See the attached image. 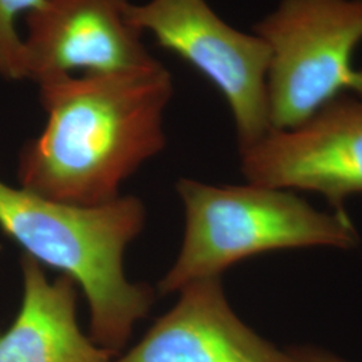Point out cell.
<instances>
[{
	"label": "cell",
	"mask_w": 362,
	"mask_h": 362,
	"mask_svg": "<svg viewBox=\"0 0 362 362\" xmlns=\"http://www.w3.org/2000/svg\"><path fill=\"white\" fill-rule=\"evenodd\" d=\"M38 88L46 124L18 161L21 187L33 194L79 207L107 204L165 146L163 119L173 81L158 61L52 78Z\"/></svg>",
	"instance_id": "cell-1"
},
{
	"label": "cell",
	"mask_w": 362,
	"mask_h": 362,
	"mask_svg": "<svg viewBox=\"0 0 362 362\" xmlns=\"http://www.w3.org/2000/svg\"><path fill=\"white\" fill-rule=\"evenodd\" d=\"M146 212L134 196L79 207L0 181V230L43 267L71 278L89 306V337L115 357L155 303L151 286L125 275L127 247L143 231Z\"/></svg>",
	"instance_id": "cell-2"
},
{
	"label": "cell",
	"mask_w": 362,
	"mask_h": 362,
	"mask_svg": "<svg viewBox=\"0 0 362 362\" xmlns=\"http://www.w3.org/2000/svg\"><path fill=\"white\" fill-rule=\"evenodd\" d=\"M177 192L185 209L180 254L158 290L220 278L230 267L260 254L310 247L351 250L360 233L346 212H322L287 189L255 184L215 187L181 179Z\"/></svg>",
	"instance_id": "cell-3"
},
{
	"label": "cell",
	"mask_w": 362,
	"mask_h": 362,
	"mask_svg": "<svg viewBox=\"0 0 362 362\" xmlns=\"http://www.w3.org/2000/svg\"><path fill=\"white\" fill-rule=\"evenodd\" d=\"M267 45L272 129H291L341 95L362 97V0H281L254 25Z\"/></svg>",
	"instance_id": "cell-4"
},
{
	"label": "cell",
	"mask_w": 362,
	"mask_h": 362,
	"mask_svg": "<svg viewBox=\"0 0 362 362\" xmlns=\"http://www.w3.org/2000/svg\"><path fill=\"white\" fill-rule=\"evenodd\" d=\"M128 19L218 89L231 110L239 152L272 129L267 101L270 52L257 34L230 26L207 0L130 3Z\"/></svg>",
	"instance_id": "cell-5"
},
{
	"label": "cell",
	"mask_w": 362,
	"mask_h": 362,
	"mask_svg": "<svg viewBox=\"0 0 362 362\" xmlns=\"http://www.w3.org/2000/svg\"><path fill=\"white\" fill-rule=\"evenodd\" d=\"M250 184L322 194L333 211L362 194V97L345 94L291 129H272L240 151Z\"/></svg>",
	"instance_id": "cell-6"
},
{
	"label": "cell",
	"mask_w": 362,
	"mask_h": 362,
	"mask_svg": "<svg viewBox=\"0 0 362 362\" xmlns=\"http://www.w3.org/2000/svg\"><path fill=\"white\" fill-rule=\"evenodd\" d=\"M129 0H43L27 13L25 78L37 85L74 74H105L155 59L130 25Z\"/></svg>",
	"instance_id": "cell-7"
},
{
	"label": "cell",
	"mask_w": 362,
	"mask_h": 362,
	"mask_svg": "<svg viewBox=\"0 0 362 362\" xmlns=\"http://www.w3.org/2000/svg\"><path fill=\"white\" fill-rule=\"evenodd\" d=\"M143 338L112 362H296L231 309L220 278L194 281Z\"/></svg>",
	"instance_id": "cell-8"
},
{
	"label": "cell",
	"mask_w": 362,
	"mask_h": 362,
	"mask_svg": "<svg viewBox=\"0 0 362 362\" xmlns=\"http://www.w3.org/2000/svg\"><path fill=\"white\" fill-rule=\"evenodd\" d=\"M22 305L11 326L0 332V362H112L78 324V286L61 274L49 281L43 266L23 254Z\"/></svg>",
	"instance_id": "cell-9"
},
{
	"label": "cell",
	"mask_w": 362,
	"mask_h": 362,
	"mask_svg": "<svg viewBox=\"0 0 362 362\" xmlns=\"http://www.w3.org/2000/svg\"><path fill=\"white\" fill-rule=\"evenodd\" d=\"M43 0H0V77L25 79L23 73V38L19 35L16 22L19 16L34 11Z\"/></svg>",
	"instance_id": "cell-10"
},
{
	"label": "cell",
	"mask_w": 362,
	"mask_h": 362,
	"mask_svg": "<svg viewBox=\"0 0 362 362\" xmlns=\"http://www.w3.org/2000/svg\"><path fill=\"white\" fill-rule=\"evenodd\" d=\"M288 354L296 362H349L329 350L311 346V345H300L291 346L287 349Z\"/></svg>",
	"instance_id": "cell-11"
}]
</instances>
